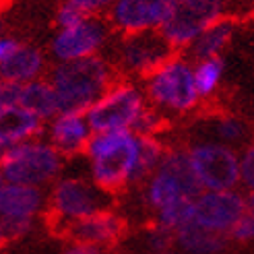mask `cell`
Wrapping results in <instances>:
<instances>
[{"mask_svg":"<svg viewBox=\"0 0 254 254\" xmlns=\"http://www.w3.org/2000/svg\"><path fill=\"white\" fill-rule=\"evenodd\" d=\"M143 136L134 130L95 132L85 149L87 174L108 192L143 184L141 178Z\"/></svg>","mask_w":254,"mask_h":254,"instance_id":"cell-1","label":"cell"},{"mask_svg":"<svg viewBox=\"0 0 254 254\" xmlns=\"http://www.w3.org/2000/svg\"><path fill=\"white\" fill-rule=\"evenodd\" d=\"M48 79L52 83L60 112L87 114L95 101L118 79L116 66L104 54L70 62H56L50 68Z\"/></svg>","mask_w":254,"mask_h":254,"instance_id":"cell-2","label":"cell"},{"mask_svg":"<svg viewBox=\"0 0 254 254\" xmlns=\"http://www.w3.org/2000/svg\"><path fill=\"white\" fill-rule=\"evenodd\" d=\"M143 91L149 106L168 118L188 116L202 101L194 81V60L178 52L143 79Z\"/></svg>","mask_w":254,"mask_h":254,"instance_id":"cell-3","label":"cell"},{"mask_svg":"<svg viewBox=\"0 0 254 254\" xmlns=\"http://www.w3.org/2000/svg\"><path fill=\"white\" fill-rule=\"evenodd\" d=\"M104 209H112V192L97 186L89 174H62L50 186L48 215L52 225L62 234L72 223Z\"/></svg>","mask_w":254,"mask_h":254,"instance_id":"cell-4","label":"cell"},{"mask_svg":"<svg viewBox=\"0 0 254 254\" xmlns=\"http://www.w3.org/2000/svg\"><path fill=\"white\" fill-rule=\"evenodd\" d=\"M64 159L44 136H37L2 151L0 178L2 182L46 188L62 176Z\"/></svg>","mask_w":254,"mask_h":254,"instance_id":"cell-5","label":"cell"},{"mask_svg":"<svg viewBox=\"0 0 254 254\" xmlns=\"http://www.w3.org/2000/svg\"><path fill=\"white\" fill-rule=\"evenodd\" d=\"M200 192L202 186L190 163L188 149L168 147L157 170L143 182L141 196L145 207L155 213L180 198H196Z\"/></svg>","mask_w":254,"mask_h":254,"instance_id":"cell-6","label":"cell"},{"mask_svg":"<svg viewBox=\"0 0 254 254\" xmlns=\"http://www.w3.org/2000/svg\"><path fill=\"white\" fill-rule=\"evenodd\" d=\"M147 106L149 101L143 85H136L132 79L118 77L108 91L89 108L87 118L93 132L134 130Z\"/></svg>","mask_w":254,"mask_h":254,"instance_id":"cell-7","label":"cell"},{"mask_svg":"<svg viewBox=\"0 0 254 254\" xmlns=\"http://www.w3.org/2000/svg\"><path fill=\"white\" fill-rule=\"evenodd\" d=\"M174 54L176 50L168 44L161 31H149V33L118 35L110 44L108 58L116 66L118 77L134 81L149 77L157 66H161Z\"/></svg>","mask_w":254,"mask_h":254,"instance_id":"cell-8","label":"cell"},{"mask_svg":"<svg viewBox=\"0 0 254 254\" xmlns=\"http://www.w3.org/2000/svg\"><path fill=\"white\" fill-rule=\"evenodd\" d=\"M48 211V194L44 188L27 184H0V238L15 242L31 232L35 219Z\"/></svg>","mask_w":254,"mask_h":254,"instance_id":"cell-9","label":"cell"},{"mask_svg":"<svg viewBox=\"0 0 254 254\" xmlns=\"http://www.w3.org/2000/svg\"><path fill=\"white\" fill-rule=\"evenodd\" d=\"M186 149L202 190H234L240 186V151L236 147L198 138Z\"/></svg>","mask_w":254,"mask_h":254,"instance_id":"cell-10","label":"cell"},{"mask_svg":"<svg viewBox=\"0 0 254 254\" xmlns=\"http://www.w3.org/2000/svg\"><path fill=\"white\" fill-rule=\"evenodd\" d=\"M227 0H176V6L161 35L176 52H186L196 37L211 25L225 19Z\"/></svg>","mask_w":254,"mask_h":254,"instance_id":"cell-11","label":"cell"},{"mask_svg":"<svg viewBox=\"0 0 254 254\" xmlns=\"http://www.w3.org/2000/svg\"><path fill=\"white\" fill-rule=\"evenodd\" d=\"M112 27L101 17H87L68 29H56L50 37L48 56L56 62H70L101 54L112 44Z\"/></svg>","mask_w":254,"mask_h":254,"instance_id":"cell-12","label":"cell"},{"mask_svg":"<svg viewBox=\"0 0 254 254\" xmlns=\"http://www.w3.org/2000/svg\"><path fill=\"white\" fill-rule=\"evenodd\" d=\"M176 6V0H116L106 21L116 35L161 31Z\"/></svg>","mask_w":254,"mask_h":254,"instance_id":"cell-13","label":"cell"},{"mask_svg":"<svg viewBox=\"0 0 254 254\" xmlns=\"http://www.w3.org/2000/svg\"><path fill=\"white\" fill-rule=\"evenodd\" d=\"M48 52L12 35L0 37V79L31 83L48 77Z\"/></svg>","mask_w":254,"mask_h":254,"instance_id":"cell-14","label":"cell"},{"mask_svg":"<svg viewBox=\"0 0 254 254\" xmlns=\"http://www.w3.org/2000/svg\"><path fill=\"white\" fill-rule=\"evenodd\" d=\"M246 211V196L236 188L202 190L194 198V223L223 236H230L232 227Z\"/></svg>","mask_w":254,"mask_h":254,"instance_id":"cell-15","label":"cell"},{"mask_svg":"<svg viewBox=\"0 0 254 254\" xmlns=\"http://www.w3.org/2000/svg\"><path fill=\"white\" fill-rule=\"evenodd\" d=\"M93 134L87 114L81 112H58L44 126V138L64 157L85 155Z\"/></svg>","mask_w":254,"mask_h":254,"instance_id":"cell-16","label":"cell"},{"mask_svg":"<svg viewBox=\"0 0 254 254\" xmlns=\"http://www.w3.org/2000/svg\"><path fill=\"white\" fill-rule=\"evenodd\" d=\"M64 234L72 242H83V244L106 250L116 246L126 232H124V219L120 215L112 209H104L77 223H72Z\"/></svg>","mask_w":254,"mask_h":254,"instance_id":"cell-17","label":"cell"},{"mask_svg":"<svg viewBox=\"0 0 254 254\" xmlns=\"http://www.w3.org/2000/svg\"><path fill=\"white\" fill-rule=\"evenodd\" d=\"M46 122L23 106L0 108V149L6 151L31 138L44 136Z\"/></svg>","mask_w":254,"mask_h":254,"instance_id":"cell-18","label":"cell"},{"mask_svg":"<svg viewBox=\"0 0 254 254\" xmlns=\"http://www.w3.org/2000/svg\"><path fill=\"white\" fill-rule=\"evenodd\" d=\"M230 236L211 232L198 223H188L174 234V246L182 254H223Z\"/></svg>","mask_w":254,"mask_h":254,"instance_id":"cell-19","label":"cell"},{"mask_svg":"<svg viewBox=\"0 0 254 254\" xmlns=\"http://www.w3.org/2000/svg\"><path fill=\"white\" fill-rule=\"evenodd\" d=\"M116 246L120 248V254H153L174 246V232L153 221L124 234Z\"/></svg>","mask_w":254,"mask_h":254,"instance_id":"cell-20","label":"cell"},{"mask_svg":"<svg viewBox=\"0 0 254 254\" xmlns=\"http://www.w3.org/2000/svg\"><path fill=\"white\" fill-rule=\"evenodd\" d=\"M232 37H234V21L225 17L215 25H211L209 29L202 31L196 40L190 44V48L184 54L194 62L205 60V58H217L225 52V48L230 46Z\"/></svg>","mask_w":254,"mask_h":254,"instance_id":"cell-21","label":"cell"},{"mask_svg":"<svg viewBox=\"0 0 254 254\" xmlns=\"http://www.w3.org/2000/svg\"><path fill=\"white\" fill-rule=\"evenodd\" d=\"M19 106L33 112L35 116L42 118L44 122L54 118L60 112L56 91H54V87H52V83H50L48 77L31 81V83H21Z\"/></svg>","mask_w":254,"mask_h":254,"instance_id":"cell-22","label":"cell"},{"mask_svg":"<svg viewBox=\"0 0 254 254\" xmlns=\"http://www.w3.org/2000/svg\"><path fill=\"white\" fill-rule=\"evenodd\" d=\"M205 138H213V141H219L223 145L242 149L246 143H250V126L244 118H240L238 114L221 112L207 120V136Z\"/></svg>","mask_w":254,"mask_h":254,"instance_id":"cell-23","label":"cell"},{"mask_svg":"<svg viewBox=\"0 0 254 254\" xmlns=\"http://www.w3.org/2000/svg\"><path fill=\"white\" fill-rule=\"evenodd\" d=\"M223 77H225V60L221 56L194 62V81L202 99H211L213 95H217Z\"/></svg>","mask_w":254,"mask_h":254,"instance_id":"cell-24","label":"cell"},{"mask_svg":"<svg viewBox=\"0 0 254 254\" xmlns=\"http://www.w3.org/2000/svg\"><path fill=\"white\" fill-rule=\"evenodd\" d=\"M153 221L176 234L184 225L194 221V198H180L176 202H170L153 213Z\"/></svg>","mask_w":254,"mask_h":254,"instance_id":"cell-25","label":"cell"},{"mask_svg":"<svg viewBox=\"0 0 254 254\" xmlns=\"http://www.w3.org/2000/svg\"><path fill=\"white\" fill-rule=\"evenodd\" d=\"M168 120L170 118L163 112H159L153 106H147V110L143 112V116L138 118V122L134 126V132L141 136H159L161 130L166 128Z\"/></svg>","mask_w":254,"mask_h":254,"instance_id":"cell-26","label":"cell"},{"mask_svg":"<svg viewBox=\"0 0 254 254\" xmlns=\"http://www.w3.org/2000/svg\"><path fill=\"white\" fill-rule=\"evenodd\" d=\"M240 186L254 192V141L240 149Z\"/></svg>","mask_w":254,"mask_h":254,"instance_id":"cell-27","label":"cell"},{"mask_svg":"<svg viewBox=\"0 0 254 254\" xmlns=\"http://www.w3.org/2000/svg\"><path fill=\"white\" fill-rule=\"evenodd\" d=\"M83 19H87V15L79 6L68 2V0H62V2L58 4V8H56V12H54L56 29H68V27H72V25L81 23Z\"/></svg>","mask_w":254,"mask_h":254,"instance_id":"cell-28","label":"cell"},{"mask_svg":"<svg viewBox=\"0 0 254 254\" xmlns=\"http://www.w3.org/2000/svg\"><path fill=\"white\" fill-rule=\"evenodd\" d=\"M230 240L238 244H250L254 242V213L246 211L242 217L238 219V223L232 227Z\"/></svg>","mask_w":254,"mask_h":254,"instance_id":"cell-29","label":"cell"},{"mask_svg":"<svg viewBox=\"0 0 254 254\" xmlns=\"http://www.w3.org/2000/svg\"><path fill=\"white\" fill-rule=\"evenodd\" d=\"M68 2L79 6L87 17H101V15H108V10L116 0H68Z\"/></svg>","mask_w":254,"mask_h":254,"instance_id":"cell-30","label":"cell"},{"mask_svg":"<svg viewBox=\"0 0 254 254\" xmlns=\"http://www.w3.org/2000/svg\"><path fill=\"white\" fill-rule=\"evenodd\" d=\"M62 254H104V250L95 248V246H89V244H83V242H70Z\"/></svg>","mask_w":254,"mask_h":254,"instance_id":"cell-31","label":"cell"},{"mask_svg":"<svg viewBox=\"0 0 254 254\" xmlns=\"http://www.w3.org/2000/svg\"><path fill=\"white\" fill-rule=\"evenodd\" d=\"M246 209L254 213V192H246Z\"/></svg>","mask_w":254,"mask_h":254,"instance_id":"cell-32","label":"cell"},{"mask_svg":"<svg viewBox=\"0 0 254 254\" xmlns=\"http://www.w3.org/2000/svg\"><path fill=\"white\" fill-rule=\"evenodd\" d=\"M153 254H182L180 250H172V248H168V250H161V252H153Z\"/></svg>","mask_w":254,"mask_h":254,"instance_id":"cell-33","label":"cell"}]
</instances>
